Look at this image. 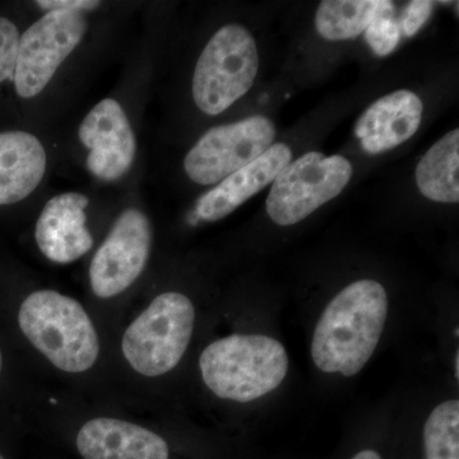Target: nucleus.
<instances>
[{
  "label": "nucleus",
  "mask_w": 459,
  "mask_h": 459,
  "mask_svg": "<svg viewBox=\"0 0 459 459\" xmlns=\"http://www.w3.org/2000/svg\"><path fill=\"white\" fill-rule=\"evenodd\" d=\"M388 296L374 280L350 283L338 292L314 329L312 359L320 371L355 377L376 352L386 316Z\"/></svg>",
  "instance_id": "f257e3e1"
},
{
  "label": "nucleus",
  "mask_w": 459,
  "mask_h": 459,
  "mask_svg": "<svg viewBox=\"0 0 459 459\" xmlns=\"http://www.w3.org/2000/svg\"><path fill=\"white\" fill-rule=\"evenodd\" d=\"M283 344L264 334H231L208 344L199 358L204 385L222 400L252 402L276 391L289 373Z\"/></svg>",
  "instance_id": "f03ea898"
},
{
  "label": "nucleus",
  "mask_w": 459,
  "mask_h": 459,
  "mask_svg": "<svg viewBox=\"0 0 459 459\" xmlns=\"http://www.w3.org/2000/svg\"><path fill=\"white\" fill-rule=\"evenodd\" d=\"M27 340L65 373H83L99 358L98 332L82 305L53 290L27 296L18 313Z\"/></svg>",
  "instance_id": "7ed1b4c3"
},
{
  "label": "nucleus",
  "mask_w": 459,
  "mask_h": 459,
  "mask_svg": "<svg viewBox=\"0 0 459 459\" xmlns=\"http://www.w3.org/2000/svg\"><path fill=\"white\" fill-rule=\"evenodd\" d=\"M195 309L180 292L157 296L126 328L124 358L144 377H160L177 368L188 349L195 329Z\"/></svg>",
  "instance_id": "20e7f679"
},
{
  "label": "nucleus",
  "mask_w": 459,
  "mask_h": 459,
  "mask_svg": "<svg viewBox=\"0 0 459 459\" xmlns=\"http://www.w3.org/2000/svg\"><path fill=\"white\" fill-rule=\"evenodd\" d=\"M258 69L255 38L246 27L223 26L195 65L192 87L195 105L207 115L223 113L252 89Z\"/></svg>",
  "instance_id": "39448f33"
},
{
  "label": "nucleus",
  "mask_w": 459,
  "mask_h": 459,
  "mask_svg": "<svg viewBox=\"0 0 459 459\" xmlns=\"http://www.w3.org/2000/svg\"><path fill=\"white\" fill-rule=\"evenodd\" d=\"M351 177V162L344 157L307 152L274 178L267 199L268 216L280 226L301 222L340 195Z\"/></svg>",
  "instance_id": "423d86ee"
},
{
  "label": "nucleus",
  "mask_w": 459,
  "mask_h": 459,
  "mask_svg": "<svg viewBox=\"0 0 459 459\" xmlns=\"http://www.w3.org/2000/svg\"><path fill=\"white\" fill-rule=\"evenodd\" d=\"M276 129L262 115L214 126L184 160L189 179L201 186L219 183L263 155L273 143Z\"/></svg>",
  "instance_id": "0eeeda50"
},
{
  "label": "nucleus",
  "mask_w": 459,
  "mask_h": 459,
  "mask_svg": "<svg viewBox=\"0 0 459 459\" xmlns=\"http://www.w3.org/2000/svg\"><path fill=\"white\" fill-rule=\"evenodd\" d=\"M87 21L80 12L51 11L20 38L14 87L32 99L49 84L57 68L82 41Z\"/></svg>",
  "instance_id": "6e6552de"
},
{
  "label": "nucleus",
  "mask_w": 459,
  "mask_h": 459,
  "mask_svg": "<svg viewBox=\"0 0 459 459\" xmlns=\"http://www.w3.org/2000/svg\"><path fill=\"white\" fill-rule=\"evenodd\" d=\"M152 246V229L146 214L124 211L99 247L90 267L92 291L110 299L126 291L146 267Z\"/></svg>",
  "instance_id": "1a4fd4ad"
},
{
  "label": "nucleus",
  "mask_w": 459,
  "mask_h": 459,
  "mask_svg": "<svg viewBox=\"0 0 459 459\" xmlns=\"http://www.w3.org/2000/svg\"><path fill=\"white\" fill-rule=\"evenodd\" d=\"M78 137L89 148L87 169L99 179L114 181L132 168L134 133L122 105L114 99L100 101L84 117Z\"/></svg>",
  "instance_id": "9d476101"
},
{
  "label": "nucleus",
  "mask_w": 459,
  "mask_h": 459,
  "mask_svg": "<svg viewBox=\"0 0 459 459\" xmlns=\"http://www.w3.org/2000/svg\"><path fill=\"white\" fill-rule=\"evenodd\" d=\"M89 198L65 193L51 198L36 223L35 238L42 255L51 262L72 263L90 252L92 237L86 228Z\"/></svg>",
  "instance_id": "9b49d317"
},
{
  "label": "nucleus",
  "mask_w": 459,
  "mask_h": 459,
  "mask_svg": "<svg viewBox=\"0 0 459 459\" xmlns=\"http://www.w3.org/2000/svg\"><path fill=\"white\" fill-rule=\"evenodd\" d=\"M292 152L285 143L272 144L252 164L230 175L204 193L195 204V220L219 221L234 212L247 199L273 183L279 172L291 162Z\"/></svg>",
  "instance_id": "f8f14e48"
},
{
  "label": "nucleus",
  "mask_w": 459,
  "mask_h": 459,
  "mask_svg": "<svg viewBox=\"0 0 459 459\" xmlns=\"http://www.w3.org/2000/svg\"><path fill=\"white\" fill-rule=\"evenodd\" d=\"M422 111L424 105L412 91H395L377 100L355 126L362 150L377 155L409 141L420 128Z\"/></svg>",
  "instance_id": "ddd939ff"
},
{
  "label": "nucleus",
  "mask_w": 459,
  "mask_h": 459,
  "mask_svg": "<svg viewBox=\"0 0 459 459\" xmlns=\"http://www.w3.org/2000/svg\"><path fill=\"white\" fill-rule=\"evenodd\" d=\"M84 459H169L168 443L160 435L123 420H90L77 435Z\"/></svg>",
  "instance_id": "4468645a"
},
{
  "label": "nucleus",
  "mask_w": 459,
  "mask_h": 459,
  "mask_svg": "<svg viewBox=\"0 0 459 459\" xmlns=\"http://www.w3.org/2000/svg\"><path fill=\"white\" fill-rule=\"evenodd\" d=\"M45 170L47 152L35 135L22 131L0 133V205L29 197Z\"/></svg>",
  "instance_id": "2eb2a0df"
},
{
  "label": "nucleus",
  "mask_w": 459,
  "mask_h": 459,
  "mask_svg": "<svg viewBox=\"0 0 459 459\" xmlns=\"http://www.w3.org/2000/svg\"><path fill=\"white\" fill-rule=\"evenodd\" d=\"M459 131L440 138L416 168V184L425 197L440 204L459 202Z\"/></svg>",
  "instance_id": "dca6fc26"
},
{
  "label": "nucleus",
  "mask_w": 459,
  "mask_h": 459,
  "mask_svg": "<svg viewBox=\"0 0 459 459\" xmlns=\"http://www.w3.org/2000/svg\"><path fill=\"white\" fill-rule=\"evenodd\" d=\"M380 0H325L316 11L319 35L329 41L350 40L370 25Z\"/></svg>",
  "instance_id": "f3484780"
},
{
  "label": "nucleus",
  "mask_w": 459,
  "mask_h": 459,
  "mask_svg": "<svg viewBox=\"0 0 459 459\" xmlns=\"http://www.w3.org/2000/svg\"><path fill=\"white\" fill-rule=\"evenodd\" d=\"M425 459H459V401L437 404L425 422Z\"/></svg>",
  "instance_id": "a211bd4d"
},
{
  "label": "nucleus",
  "mask_w": 459,
  "mask_h": 459,
  "mask_svg": "<svg viewBox=\"0 0 459 459\" xmlns=\"http://www.w3.org/2000/svg\"><path fill=\"white\" fill-rule=\"evenodd\" d=\"M365 38L376 56L394 53L401 39L400 21L395 18L394 3L380 0L370 25L365 30Z\"/></svg>",
  "instance_id": "6ab92c4d"
},
{
  "label": "nucleus",
  "mask_w": 459,
  "mask_h": 459,
  "mask_svg": "<svg viewBox=\"0 0 459 459\" xmlns=\"http://www.w3.org/2000/svg\"><path fill=\"white\" fill-rule=\"evenodd\" d=\"M20 38L17 26L0 17V83L14 80Z\"/></svg>",
  "instance_id": "aec40b11"
},
{
  "label": "nucleus",
  "mask_w": 459,
  "mask_h": 459,
  "mask_svg": "<svg viewBox=\"0 0 459 459\" xmlns=\"http://www.w3.org/2000/svg\"><path fill=\"white\" fill-rule=\"evenodd\" d=\"M434 3L429 0H415L404 8L400 21L401 32L411 38L421 30L433 13Z\"/></svg>",
  "instance_id": "412c9836"
},
{
  "label": "nucleus",
  "mask_w": 459,
  "mask_h": 459,
  "mask_svg": "<svg viewBox=\"0 0 459 459\" xmlns=\"http://www.w3.org/2000/svg\"><path fill=\"white\" fill-rule=\"evenodd\" d=\"M36 4L47 11H65V12H80L92 11L98 8L101 3L93 2V0H41L36 2Z\"/></svg>",
  "instance_id": "4be33fe9"
},
{
  "label": "nucleus",
  "mask_w": 459,
  "mask_h": 459,
  "mask_svg": "<svg viewBox=\"0 0 459 459\" xmlns=\"http://www.w3.org/2000/svg\"><path fill=\"white\" fill-rule=\"evenodd\" d=\"M352 459H382L379 453L367 449V451L359 452Z\"/></svg>",
  "instance_id": "5701e85b"
},
{
  "label": "nucleus",
  "mask_w": 459,
  "mask_h": 459,
  "mask_svg": "<svg viewBox=\"0 0 459 459\" xmlns=\"http://www.w3.org/2000/svg\"><path fill=\"white\" fill-rule=\"evenodd\" d=\"M455 377H459V352L455 353Z\"/></svg>",
  "instance_id": "b1692460"
},
{
  "label": "nucleus",
  "mask_w": 459,
  "mask_h": 459,
  "mask_svg": "<svg viewBox=\"0 0 459 459\" xmlns=\"http://www.w3.org/2000/svg\"><path fill=\"white\" fill-rule=\"evenodd\" d=\"M2 368H3V355H2V351H0V373H2Z\"/></svg>",
  "instance_id": "393cba45"
},
{
  "label": "nucleus",
  "mask_w": 459,
  "mask_h": 459,
  "mask_svg": "<svg viewBox=\"0 0 459 459\" xmlns=\"http://www.w3.org/2000/svg\"><path fill=\"white\" fill-rule=\"evenodd\" d=\"M0 459H4V458H3V455H0Z\"/></svg>",
  "instance_id": "a878e982"
}]
</instances>
